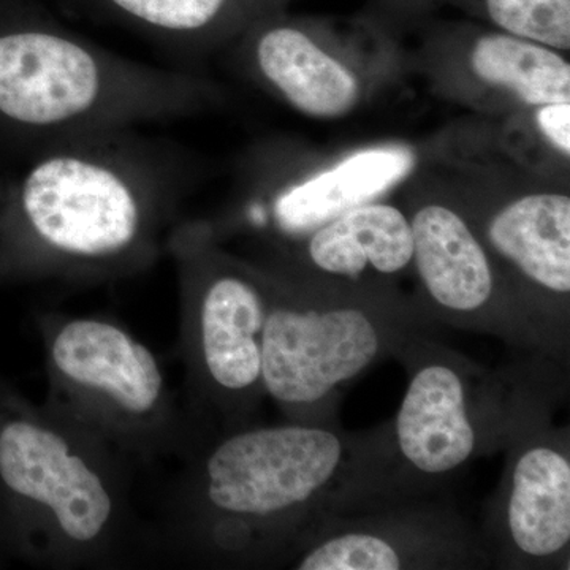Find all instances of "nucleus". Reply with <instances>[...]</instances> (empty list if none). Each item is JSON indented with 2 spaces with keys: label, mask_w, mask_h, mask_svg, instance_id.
Here are the masks:
<instances>
[{
  "label": "nucleus",
  "mask_w": 570,
  "mask_h": 570,
  "mask_svg": "<svg viewBox=\"0 0 570 570\" xmlns=\"http://www.w3.org/2000/svg\"><path fill=\"white\" fill-rule=\"evenodd\" d=\"M396 431L401 452L420 471L444 474L463 464L474 450L475 434L460 377L445 366L420 371L404 396Z\"/></svg>",
  "instance_id": "10"
},
{
  "label": "nucleus",
  "mask_w": 570,
  "mask_h": 570,
  "mask_svg": "<svg viewBox=\"0 0 570 570\" xmlns=\"http://www.w3.org/2000/svg\"><path fill=\"white\" fill-rule=\"evenodd\" d=\"M538 126L540 132L558 149L570 154V102L542 105L539 107Z\"/></svg>",
  "instance_id": "19"
},
{
  "label": "nucleus",
  "mask_w": 570,
  "mask_h": 570,
  "mask_svg": "<svg viewBox=\"0 0 570 570\" xmlns=\"http://www.w3.org/2000/svg\"><path fill=\"white\" fill-rule=\"evenodd\" d=\"M130 461L58 409L0 389V538L48 569H107L135 538Z\"/></svg>",
  "instance_id": "2"
},
{
  "label": "nucleus",
  "mask_w": 570,
  "mask_h": 570,
  "mask_svg": "<svg viewBox=\"0 0 570 570\" xmlns=\"http://www.w3.org/2000/svg\"><path fill=\"white\" fill-rule=\"evenodd\" d=\"M340 460V439L317 428H258L224 439L176 483L165 512V549L178 558L245 549L255 524L314 497Z\"/></svg>",
  "instance_id": "4"
},
{
  "label": "nucleus",
  "mask_w": 570,
  "mask_h": 570,
  "mask_svg": "<svg viewBox=\"0 0 570 570\" xmlns=\"http://www.w3.org/2000/svg\"><path fill=\"white\" fill-rule=\"evenodd\" d=\"M178 194L168 165L134 132L50 145L11 206L10 268L77 284L145 272L165 255Z\"/></svg>",
  "instance_id": "1"
},
{
  "label": "nucleus",
  "mask_w": 570,
  "mask_h": 570,
  "mask_svg": "<svg viewBox=\"0 0 570 570\" xmlns=\"http://www.w3.org/2000/svg\"><path fill=\"white\" fill-rule=\"evenodd\" d=\"M246 66L269 91L313 118H341L354 110L362 86L354 71L322 50L294 24L265 14L243 32Z\"/></svg>",
  "instance_id": "8"
},
{
  "label": "nucleus",
  "mask_w": 570,
  "mask_h": 570,
  "mask_svg": "<svg viewBox=\"0 0 570 570\" xmlns=\"http://www.w3.org/2000/svg\"><path fill=\"white\" fill-rule=\"evenodd\" d=\"M206 96L190 75L122 58L59 26L0 33V116L51 145L184 118Z\"/></svg>",
  "instance_id": "3"
},
{
  "label": "nucleus",
  "mask_w": 570,
  "mask_h": 570,
  "mask_svg": "<svg viewBox=\"0 0 570 570\" xmlns=\"http://www.w3.org/2000/svg\"><path fill=\"white\" fill-rule=\"evenodd\" d=\"M513 542L532 557H549L570 539V464L547 448L521 456L509 502Z\"/></svg>",
  "instance_id": "14"
},
{
  "label": "nucleus",
  "mask_w": 570,
  "mask_h": 570,
  "mask_svg": "<svg viewBox=\"0 0 570 570\" xmlns=\"http://www.w3.org/2000/svg\"><path fill=\"white\" fill-rule=\"evenodd\" d=\"M116 17L181 48H200L243 33L273 13L277 0H99Z\"/></svg>",
  "instance_id": "15"
},
{
  "label": "nucleus",
  "mask_w": 570,
  "mask_h": 570,
  "mask_svg": "<svg viewBox=\"0 0 570 570\" xmlns=\"http://www.w3.org/2000/svg\"><path fill=\"white\" fill-rule=\"evenodd\" d=\"M376 330L356 309L328 313L283 303L275 281L262 337V387L284 406L316 403L377 354Z\"/></svg>",
  "instance_id": "7"
},
{
  "label": "nucleus",
  "mask_w": 570,
  "mask_h": 570,
  "mask_svg": "<svg viewBox=\"0 0 570 570\" xmlns=\"http://www.w3.org/2000/svg\"><path fill=\"white\" fill-rule=\"evenodd\" d=\"M483 6L499 31L570 50V0H483Z\"/></svg>",
  "instance_id": "17"
},
{
  "label": "nucleus",
  "mask_w": 570,
  "mask_h": 570,
  "mask_svg": "<svg viewBox=\"0 0 570 570\" xmlns=\"http://www.w3.org/2000/svg\"><path fill=\"white\" fill-rule=\"evenodd\" d=\"M471 67L487 85L508 89L532 107L570 102L569 62L546 45L505 32L487 33L472 47Z\"/></svg>",
  "instance_id": "16"
},
{
  "label": "nucleus",
  "mask_w": 570,
  "mask_h": 570,
  "mask_svg": "<svg viewBox=\"0 0 570 570\" xmlns=\"http://www.w3.org/2000/svg\"><path fill=\"white\" fill-rule=\"evenodd\" d=\"M45 403L88 428L130 463L184 455L187 426L163 363L130 330L104 316L41 314Z\"/></svg>",
  "instance_id": "5"
},
{
  "label": "nucleus",
  "mask_w": 570,
  "mask_h": 570,
  "mask_svg": "<svg viewBox=\"0 0 570 570\" xmlns=\"http://www.w3.org/2000/svg\"><path fill=\"white\" fill-rule=\"evenodd\" d=\"M165 255L178 277L179 352L189 389L212 403L245 400L262 387L272 281L225 255L202 220L179 219Z\"/></svg>",
  "instance_id": "6"
},
{
  "label": "nucleus",
  "mask_w": 570,
  "mask_h": 570,
  "mask_svg": "<svg viewBox=\"0 0 570 570\" xmlns=\"http://www.w3.org/2000/svg\"><path fill=\"white\" fill-rule=\"evenodd\" d=\"M412 167L414 154L403 146L363 149L322 174L268 190L266 200L247 206V220L254 227L273 224L287 236L307 234L337 214L374 200Z\"/></svg>",
  "instance_id": "9"
},
{
  "label": "nucleus",
  "mask_w": 570,
  "mask_h": 570,
  "mask_svg": "<svg viewBox=\"0 0 570 570\" xmlns=\"http://www.w3.org/2000/svg\"><path fill=\"white\" fill-rule=\"evenodd\" d=\"M411 228L412 257L439 305L475 311L489 302L493 291L489 257L460 214L448 206H423Z\"/></svg>",
  "instance_id": "11"
},
{
  "label": "nucleus",
  "mask_w": 570,
  "mask_h": 570,
  "mask_svg": "<svg viewBox=\"0 0 570 570\" xmlns=\"http://www.w3.org/2000/svg\"><path fill=\"white\" fill-rule=\"evenodd\" d=\"M313 232L307 255L332 275L358 276L367 266L392 275L406 268L414 254L411 223L392 205L354 206Z\"/></svg>",
  "instance_id": "13"
},
{
  "label": "nucleus",
  "mask_w": 570,
  "mask_h": 570,
  "mask_svg": "<svg viewBox=\"0 0 570 570\" xmlns=\"http://www.w3.org/2000/svg\"><path fill=\"white\" fill-rule=\"evenodd\" d=\"M401 561L385 540L347 534L328 540L302 561V570H396Z\"/></svg>",
  "instance_id": "18"
},
{
  "label": "nucleus",
  "mask_w": 570,
  "mask_h": 570,
  "mask_svg": "<svg viewBox=\"0 0 570 570\" xmlns=\"http://www.w3.org/2000/svg\"><path fill=\"white\" fill-rule=\"evenodd\" d=\"M491 245L524 276L557 294L570 291V198L523 195L494 214Z\"/></svg>",
  "instance_id": "12"
}]
</instances>
